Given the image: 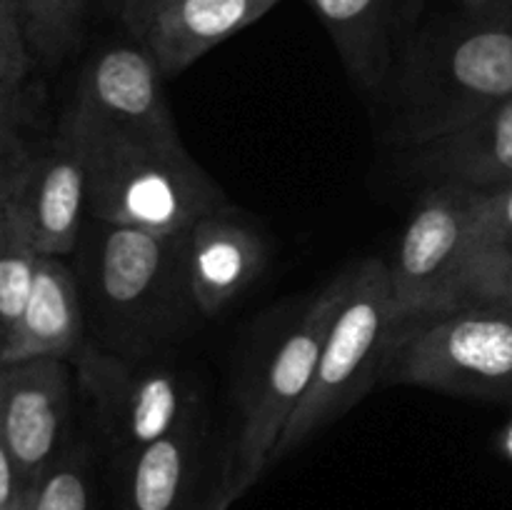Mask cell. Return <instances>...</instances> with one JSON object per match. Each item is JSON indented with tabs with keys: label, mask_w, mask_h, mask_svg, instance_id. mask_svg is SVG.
I'll use <instances>...</instances> for the list:
<instances>
[{
	"label": "cell",
	"mask_w": 512,
	"mask_h": 510,
	"mask_svg": "<svg viewBox=\"0 0 512 510\" xmlns=\"http://www.w3.org/2000/svg\"><path fill=\"white\" fill-rule=\"evenodd\" d=\"M68 418L70 373L65 360L35 358L0 365V438L28 485L68 448Z\"/></svg>",
	"instance_id": "9"
},
{
	"label": "cell",
	"mask_w": 512,
	"mask_h": 510,
	"mask_svg": "<svg viewBox=\"0 0 512 510\" xmlns=\"http://www.w3.org/2000/svg\"><path fill=\"white\" fill-rule=\"evenodd\" d=\"M83 330L85 313L78 280L63 258L40 255L23 310L0 348V365L70 358L80 353Z\"/></svg>",
	"instance_id": "14"
},
{
	"label": "cell",
	"mask_w": 512,
	"mask_h": 510,
	"mask_svg": "<svg viewBox=\"0 0 512 510\" xmlns=\"http://www.w3.org/2000/svg\"><path fill=\"white\" fill-rule=\"evenodd\" d=\"M345 70L365 93L388 88L395 65V0H308Z\"/></svg>",
	"instance_id": "17"
},
{
	"label": "cell",
	"mask_w": 512,
	"mask_h": 510,
	"mask_svg": "<svg viewBox=\"0 0 512 510\" xmlns=\"http://www.w3.org/2000/svg\"><path fill=\"white\" fill-rule=\"evenodd\" d=\"M498 448H500V453L505 455V458L510 460L512 463V420L508 425H505L503 430H500V438H498Z\"/></svg>",
	"instance_id": "28"
},
{
	"label": "cell",
	"mask_w": 512,
	"mask_h": 510,
	"mask_svg": "<svg viewBox=\"0 0 512 510\" xmlns=\"http://www.w3.org/2000/svg\"><path fill=\"white\" fill-rule=\"evenodd\" d=\"M398 328L388 260L353 263L343 305L325 335L313 383L285 425L273 465L303 448L318 430L343 418L380 378L385 353Z\"/></svg>",
	"instance_id": "4"
},
{
	"label": "cell",
	"mask_w": 512,
	"mask_h": 510,
	"mask_svg": "<svg viewBox=\"0 0 512 510\" xmlns=\"http://www.w3.org/2000/svg\"><path fill=\"white\" fill-rule=\"evenodd\" d=\"M100 3H103L108 10H115V13H120V8H123L125 0H100Z\"/></svg>",
	"instance_id": "29"
},
{
	"label": "cell",
	"mask_w": 512,
	"mask_h": 510,
	"mask_svg": "<svg viewBox=\"0 0 512 510\" xmlns=\"http://www.w3.org/2000/svg\"><path fill=\"white\" fill-rule=\"evenodd\" d=\"M88 5H90V0H63L65 20H68V28H70V33H73V38H78L80 25H83Z\"/></svg>",
	"instance_id": "26"
},
{
	"label": "cell",
	"mask_w": 512,
	"mask_h": 510,
	"mask_svg": "<svg viewBox=\"0 0 512 510\" xmlns=\"http://www.w3.org/2000/svg\"><path fill=\"white\" fill-rule=\"evenodd\" d=\"M350 278L353 265L315 293L250 380L238 430L223 455L208 510H230L263 478L265 470L273 468L280 435L313 383L325 335L343 305Z\"/></svg>",
	"instance_id": "3"
},
{
	"label": "cell",
	"mask_w": 512,
	"mask_h": 510,
	"mask_svg": "<svg viewBox=\"0 0 512 510\" xmlns=\"http://www.w3.org/2000/svg\"><path fill=\"white\" fill-rule=\"evenodd\" d=\"M512 98V15L488 10L428 38L395 88L388 138L403 148L463 128Z\"/></svg>",
	"instance_id": "2"
},
{
	"label": "cell",
	"mask_w": 512,
	"mask_h": 510,
	"mask_svg": "<svg viewBox=\"0 0 512 510\" xmlns=\"http://www.w3.org/2000/svg\"><path fill=\"white\" fill-rule=\"evenodd\" d=\"M213 488L203 410L163 438L115 460L118 510H208Z\"/></svg>",
	"instance_id": "10"
},
{
	"label": "cell",
	"mask_w": 512,
	"mask_h": 510,
	"mask_svg": "<svg viewBox=\"0 0 512 510\" xmlns=\"http://www.w3.org/2000/svg\"><path fill=\"white\" fill-rule=\"evenodd\" d=\"M478 190L430 185L410 213L393 260L390 293L398 325L465 308V245Z\"/></svg>",
	"instance_id": "6"
},
{
	"label": "cell",
	"mask_w": 512,
	"mask_h": 510,
	"mask_svg": "<svg viewBox=\"0 0 512 510\" xmlns=\"http://www.w3.org/2000/svg\"><path fill=\"white\" fill-rule=\"evenodd\" d=\"M408 155L410 170L430 185L478 193L512 185V98L453 133L408 148Z\"/></svg>",
	"instance_id": "13"
},
{
	"label": "cell",
	"mask_w": 512,
	"mask_h": 510,
	"mask_svg": "<svg viewBox=\"0 0 512 510\" xmlns=\"http://www.w3.org/2000/svg\"><path fill=\"white\" fill-rule=\"evenodd\" d=\"M13 3L23 20L30 45L48 58H58L75 40L65 20L63 0H13Z\"/></svg>",
	"instance_id": "21"
},
{
	"label": "cell",
	"mask_w": 512,
	"mask_h": 510,
	"mask_svg": "<svg viewBox=\"0 0 512 510\" xmlns=\"http://www.w3.org/2000/svg\"><path fill=\"white\" fill-rule=\"evenodd\" d=\"M30 40L13 0H0V90H18L30 68Z\"/></svg>",
	"instance_id": "23"
},
{
	"label": "cell",
	"mask_w": 512,
	"mask_h": 510,
	"mask_svg": "<svg viewBox=\"0 0 512 510\" xmlns=\"http://www.w3.org/2000/svg\"><path fill=\"white\" fill-rule=\"evenodd\" d=\"M78 355L80 390L115 460L163 438L203 410L198 390L175 370L103 350H80Z\"/></svg>",
	"instance_id": "7"
},
{
	"label": "cell",
	"mask_w": 512,
	"mask_h": 510,
	"mask_svg": "<svg viewBox=\"0 0 512 510\" xmlns=\"http://www.w3.org/2000/svg\"><path fill=\"white\" fill-rule=\"evenodd\" d=\"M98 225L93 275L100 305L125 325L150 323L178 295V283L188 285V230Z\"/></svg>",
	"instance_id": "8"
},
{
	"label": "cell",
	"mask_w": 512,
	"mask_h": 510,
	"mask_svg": "<svg viewBox=\"0 0 512 510\" xmlns=\"http://www.w3.org/2000/svg\"><path fill=\"white\" fill-rule=\"evenodd\" d=\"M33 155L20 135L18 90H0V200L8 198Z\"/></svg>",
	"instance_id": "22"
},
{
	"label": "cell",
	"mask_w": 512,
	"mask_h": 510,
	"mask_svg": "<svg viewBox=\"0 0 512 510\" xmlns=\"http://www.w3.org/2000/svg\"><path fill=\"white\" fill-rule=\"evenodd\" d=\"M458 3H463L473 13H488V10H498L505 0H458Z\"/></svg>",
	"instance_id": "27"
},
{
	"label": "cell",
	"mask_w": 512,
	"mask_h": 510,
	"mask_svg": "<svg viewBox=\"0 0 512 510\" xmlns=\"http://www.w3.org/2000/svg\"><path fill=\"white\" fill-rule=\"evenodd\" d=\"M380 380L468 398L512 395V308L465 305L400 323Z\"/></svg>",
	"instance_id": "5"
},
{
	"label": "cell",
	"mask_w": 512,
	"mask_h": 510,
	"mask_svg": "<svg viewBox=\"0 0 512 510\" xmlns=\"http://www.w3.org/2000/svg\"><path fill=\"white\" fill-rule=\"evenodd\" d=\"M28 510H93V473L85 448L68 445L30 485Z\"/></svg>",
	"instance_id": "20"
},
{
	"label": "cell",
	"mask_w": 512,
	"mask_h": 510,
	"mask_svg": "<svg viewBox=\"0 0 512 510\" xmlns=\"http://www.w3.org/2000/svg\"><path fill=\"white\" fill-rule=\"evenodd\" d=\"M163 78L143 43H118L88 65L75 95L123 123L175 133L178 123L165 98Z\"/></svg>",
	"instance_id": "16"
},
{
	"label": "cell",
	"mask_w": 512,
	"mask_h": 510,
	"mask_svg": "<svg viewBox=\"0 0 512 510\" xmlns=\"http://www.w3.org/2000/svg\"><path fill=\"white\" fill-rule=\"evenodd\" d=\"M283 0H170L140 43L165 78L180 75L215 45L225 43Z\"/></svg>",
	"instance_id": "15"
},
{
	"label": "cell",
	"mask_w": 512,
	"mask_h": 510,
	"mask_svg": "<svg viewBox=\"0 0 512 510\" xmlns=\"http://www.w3.org/2000/svg\"><path fill=\"white\" fill-rule=\"evenodd\" d=\"M38 258L15 215L0 200V348L23 310Z\"/></svg>",
	"instance_id": "19"
},
{
	"label": "cell",
	"mask_w": 512,
	"mask_h": 510,
	"mask_svg": "<svg viewBox=\"0 0 512 510\" xmlns=\"http://www.w3.org/2000/svg\"><path fill=\"white\" fill-rule=\"evenodd\" d=\"M263 235L233 205L205 213L188 230V285L195 310L205 318L223 313L263 273Z\"/></svg>",
	"instance_id": "12"
},
{
	"label": "cell",
	"mask_w": 512,
	"mask_h": 510,
	"mask_svg": "<svg viewBox=\"0 0 512 510\" xmlns=\"http://www.w3.org/2000/svg\"><path fill=\"white\" fill-rule=\"evenodd\" d=\"M470 305L512 308V185L478 193L465 245Z\"/></svg>",
	"instance_id": "18"
},
{
	"label": "cell",
	"mask_w": 512,
	"mask_h": 510,
	"mask_svg": "<svg viewBox=\"0 0 512 510\" xmlns=\"http://www.w3.org/2000/svg\"><path fill=\"white\" fill-rule=\"evenodd\" d=\"M63 138L83 160L95 223L185 233L205 213L228 205L223 188L188 153L180 130L123 123L75 95Z\"/></svg>",
	"instance_id": "1"
},
{
	"label": "cell",
	"mask_w": 512,
	"mask_h": 510,
	"mask_svg": "<svg viewBox=\"0 0 512 510\" xmlns=\"http://www.w3.org/2000/svg\"><path fill=\"white\" fill-rule=\"evenodd\" d=\"M168 3L170 0H125L118 18L120 23H123V28L130 33V38L140 43L145 30H148L150 23L155 20V15H158Z\"/></svg>",
	"instance_id": "25"
},
{
	"label": "cell",
	"mask_w": 512,
	"mask_h": 510,
	"mask_svg": "<svg viewBox=\"0 0 512 510\" xmlns=\"http://www.w3.org/2000/svg\"><path fill=\"white\" fill-rule=\"evenodd\" d=\"M38 255L65 258L78 248L88 215V183L78 150L60 135L45 153H35L3 200Z\"/></svg>",
	"instance_id": "11"
},
{
	"label": "cell",
	"mask_w": 512,
	"mask_h": 510,
	"mask_svg": "<svg viewBox=\"0 0 512 510\" xmlns=\"http://www.w3.org/2000/svg\"><path fill=\"white\" fill-rule=\"evenodd\" d=\"M30 485L20 475L8 445L0 438V510H28Z\"/></svg>",
	"instance_id": "24"
}]
</instances>
